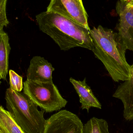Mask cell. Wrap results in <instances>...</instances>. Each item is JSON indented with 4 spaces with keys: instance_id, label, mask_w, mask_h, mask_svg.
<instances>
[{
    "instance_id": "2",
    "label": "cell",
    "mask_w": 133,
    "mask_h": 133,
    "mask_svg": "<svg viewBox=\"0 0 133 133\" xmlns=\"http://www.w3.org/2000/svg\"><path fill=\"white\" fill-rule=\"evenodd\" d=\"M36 19L41 31L50 36L61 50L76 47L94 50L90 30L70 19L47 11L37 15Z\"/></svg>"
},
{
    "instance_id": "8",
    "label": "cell",
    "mask_w": 133,
    "mask_h": 133,
    "mask_svg": "<svg viewBox=\"0 0 133 133\" xmlns=\"http://www.w3.org/2000/svg\"><path fill=\"white\" fill-rule=\"evenodd\" d=\"M55 69L51 63L40 56L30 60L27 73V80L38 82H53L52 74Z\"/></svg>"
},
{
    "instance_id": "15",
    "label": "cell",
    "mask_w": 133,
    "mask_h": 133,
    "mask_svg": "<svg viewBox=\"0 0 133 133\" xmlns=\"http://www.w3.org/2000/svg\"><path fill=\"white\" fill-rule=\"evenodd\" d=\"M8 0H0V33L4 31V27H7L9 22L6 15V7Z\"/></svg>"
},
{
    "instance_id": "10",
    "label": "cell",
    "mask_w": 133,
    "mask_h": 133,
    "mask_svg": "<svg viewBox=\"0 0 133 133\" xmlns=\"http://www.w3.org/2000/svg\"><path fill=\"white\" fill-rule=\"evenodd\" d=\"M69 81L79 95L83 110L86 109L89 112L91 108L102 109L101 104L94 96L90 87L87 84L86 78L80 81L71 77Z\"/></svg>"
},
{
    "instance_id": "5",
    "label": "cell",
    "mask_w": 133,
    "mask_h": 133,
    "mask_svg": "<svg viewBox=\"0 0 133 133\" xmlns=\"http://www.w3.org/2000/svg\"><path fill=\"white\" fill-rule=\"evenodd\" d=\"M83 126L77 115L62 110L47 119L43 133H83Z\"/></svg>"
},
{
    "instance_id": "19",
    "label": "cell",
    "mask_w": 133,
    "mask_h": 133,
    "mask_svg": "<svg viewBox=\"0 0 133 133\" xmlns=\"http://www.w3.org/2000/svg\"><path fill=\"white\" fill-rule=\"evenodd\" d=\"M49 1H51V0H49Z\"/></svg>"
},
{
    "instance_id": "9",
    "label": "cell",
    "mask_w": 133,
    "mask_h": 133,
    "mask_svg": "<svg viewBox=\"0 0 133 133\" xmlns=\"http://www.w3.org/2000/svg\"><path fill=\"white\" fill-rule=\"evenodd\" d=\"M130 79L117 88L113 97L122 101L124 106L123 117L127 121H133V64Z\"/></svg>"
},
{
    "instance_id": "4",
    "label": "cell",
    "mask_w": 133,
    "mask_h": 133,
    "mask_svg": "<svg viewBox=\"0 0 133 133\" xmlns=\"http://www.w3.org/2000/svg\"><path fill=\"white\" fill-rule=\"evenodd\" d=\"M23 85V92L45 112L59 111L65 108L68 103L53 82H34L27 80Z\"/></svg>"
},
{
    "instance_id": "11",
    "label": "cell",
    "mask_w": 133,
    "mask_h": 133,
    "mask_svg": "<svg viewBox=\"0 0 133 133\" xmlns=\"http://www.w3.org/2000/svg\"><path fill=\"white\" fill-rule=\"evenodd\" d=\"M10 51L8 35L4 31L0 33V79L4 80H7Z\"/></svg>"
},
{
    "instance_id": "12",
    "label": "cell",
    "mask_w": 133,
    "mask_h": 133,
    "mask_svg": "<svg viewBox=\"0 0 133 133\" xmlns=\"http://www.w3.org/2000/svg\"><path fill=\"white\" fill-rule=\"evenodd\" d=\"M0 131L2 133H26L18 125L11 113L1 105Z\"/></svg>"
},
{
    "instance_id": "13",
    "label": "cell",
    "mask_w": 133,
    "mask_h": 133,
    "mask_svg": "<svg viewBox=\"0 0 133 133\" xmlns=\"http://www.w3.org/2000/svg\"><path fill=\"white\" fill-rule=\"evenodd\" d=\"M83 133H110L107 121L96 117L91 118L84 125Z\"/></svg>"
},
{
    "instance_id": "1",
    "label": "cell",
    "mask_w": 133,
    "mask_h": 133,
    "mask_svg": "<svg viewBox=\"0 0 133 133\" xmlns=\"http://www.w3.org/2000/svg\"><path fill=\"white\" fill-rule=\"evenodd\" d=\"M94 43L93 51L96 58L103 63L115 82L125 81L132 76V65L125 57V44L118 33L99 25L90 30Z\"/></svg>"
},
{
    "instance_id": "6",
    "label": "cell",
    "mask_w": 133,
    "mask_h": 133,
    "mask_svg": "<svg viewBox=\"0 0 133 133\" xmlns=\"http://www.w3.org/2000/svg\"><path fill=\"white\" fill-rule=\"evenodd\" d=\"M47 11L68 18L90 30L82 0H51Z\"/></svg>"
},
{
    "instance_id": "17",
    "label": "cell",
    "mask_w": 133,
    "mask_h": 133,
    "mask_svg": "<svg viewBox=\"0 0 133 133\" xmlns=\"http://www.w3.org/2000/svg\"><path fill=\"white\" fill-rule=\"evenodd\" d=\"M123 1H125L130 2L131 1H133V0H123Z\"/></svg>"
},
{
    "instance_id": "7",
    "label": "cell",
    "mask_w": 133,
    "mask_h": 133,
    "mask_svg": "<svg viewBox=\"0 0 133 133\" xmlns=\"http://www.w3.org/2000/svg\"><path fill=\"white\" fill-rule=\"evenodd\" d=\"M116 10L119 17L116 29L128 50L133 52V6L129 2L119 0Z\"/></svg>"
},
{
    "instance_id": "14",
    "label": "cell",
    "mask_w": 133,
    "mask_h": 133,
    "mask_svg": "<svg viewBox=\"0 0 133 133\" xmlns=\"http://www.w3.org/2000/svg\"><path fill=\"white\" fill-rule=\"evenodd\" d=\"M10 88L18 92H21L23 89L22 77L12 70L9 71Z\"/></svg>"
},
{
    "instance_id": "16",
    "label": "cell",
    "mask_w": 133,
    "mask_h": 133,
    "mask_svg": "<svg viewBox=\"0 0 133 133\" xmlns=\"http://www.w3.org/2000/svg\"><path fill=\"white\" fill-rule=\"evenodd\" d=\"M129 3L132 5L133 6V1H130Z\"/></svg>"
},
{
    "instance_id": "18",
    "label": "cell",
    "mask_w": 133,
    "mask_h": 133,
    "mask_svg": "<svg viewBox=\"0 0 133 133\" xmlns=\"http://www.w3.org/2000/svg\"><path fill=\"white\" fill-rule=\"evenodd\" d=\"M0 133H2V132H1V131H0Z\"/></svg>"
},
{
    "instance_id": "3",
    "label": "cell",
    "mask_w": 133,
    "mask_h": 133,
    "mask_svg": "<svg viewBox=\"0 0 133 133\" xmlns=\"http://www.w3.org/2000/svg\"><path fill=\"white\" fill-rule=\"evenodd\" d=\"M6 107L16 123L26 133H43L47 120L44 111L24 92L8 88L5 92Z\"/></svg>"
}]
</instances>
